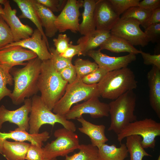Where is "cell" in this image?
I'll list each match as a JSON object with an SVG mask.
<instances>
[{"mask_svg": "<svg viewBox=\"0 0 160 160\" xmlns=\"http://www.w3.org/2000/svg\"><path fill=\"white\" fill-rule=\"evenodd\" d=\"M41 62L37 57L28 61L22 68H13L10 69L14 88L9 97L13 104L20 105L26 98L36 95L39 91L37 83Z\"/></svg>", "mask_w": 160, "mask_h": 160, "instance_id": "obj_1", "label": "cell"}, {"mask_svg": "<svg viewBox=\"0 0 160 160\" xmlns=\"http://www.w3.org/2000/svg\"><path fill=\"white\" fill-rule=\"evenodd\" d=\"M68 84L55 68L50 59L42 61L37 86L42 100L50 110L63 96Z\"/></svg>", "mask_w": 160, "mask_h": 160, "instance_id": "obj_2", "label": "cell"}, {"mask_svg": "<svg viewBox=\"0 0 160 160\" xmlns=\"http://www.w3.org/2000/svg\"><path fill=\"white\" fill-rule=\"evenodd\" d=\"M133 71L126 67L108 72L97 84L100 96L114 100L137 87Z\"/></svg>", "mask_w": 160, "mask_h": 160, "instance_id": "obj_3", "label": "cell"}, {"mask_svg": "<svg viewBox=\"0 0 160 160\" xmlns=\"http://www.w3.org/2000/svg\"><path fill=\"white\" fill-rule=\"evenodd\" d=\"M136 103V95L131 90L108 103L111 117L108 131L117 135L129 124L137 120L134 114Z\"/></svg>", "mask_w": 160, "mask_h": 160, "instance_id": "obj_4", "label": "cell"}, {"mask_svg": "<svg viewBox=\"0 0 160 160\" xmlns=\"http://www.w3.org/2000/svg\"><path fill=\"white\" fill-rule=\"evenodd\" d=\"M31 99V107L29 121V133L37 134L41 126L49 124L54 126L56 123L62 125L63 127L75 132L76 127L72 121L67 119L65 116L52 111L42 100L40 96L35 95Z\"/></svg>", "mask_w": 160, "mask_h": 160, "instance_id": "obj_5", "label": "cell"}, {"mask_svg": "<svg viewBox=\"0 0 160 160\" xmlns=\"http://www.w3.org/2000/svg\"><path fill=\"white\" fill-rule=\"evenodd\" d=\"M94 97H100L97 84L87 85L77 78L73 83L68 84L64 95L54 105L53 112L65 116L74 104Z\"/></svg>", "mask_w": 160, "mask_h": 160, "instance_id": "obj_6", "label": "cell"}, {"mask_svg": "<svg viewBox=\"0 0 160 160\" xmlns=\"http://www.w3.org/2000/svg\"><path fill=\"white\" fill-rule=\"evenodd\" d=\"M117 135V140L120 144L127 136L139 135L142 138L141 143L144 149L154 148L156 145L155 138L160 135V123L151 118L137 120L129 124Z\"/></svg>", "mask_w": 160, "mask_h": 160, "instance_id": "obj_7", "label": "cell"}, {"mask_svg": "<svg viewBox=\"0 0 160 160\" xmlns=\"http://www.w3.org/2000/svg\"><path fill=\"white\" fill-rule=\"evenodd\" d=\"M54 135L56 139L43 148L45 159L65 157L78 149L79 138L75 132L63 127L55 130Z\"/></svg>", "mask_w": 160, "mask_h": 160, "instance_id": "obj_8", "label": "cell"}, {"mask_svg": "<svg viewBox=\"0 0 160 160\" xmlns=\"http://www.w3.org/2000/svg\"><path fill=\"white\" fill-rule=\"evenodd\" d=\"M140 25V23L135 19L120 18L110 31L111 33L124 39L133 46L144 47L149 42Z\"/></svg>", "mask_w": 160, "mask_h": 160, "instance_id": "obj_9", "label": "cell"}, {"mask_svg": "<svg viewBox=\"0 0 160 160\" xmlns=\"http://www.w3.org/2000/svg\"><path fill=\"white\" fill-rule=\"evenodd\" d=\"M83 0H68L60 13L57 16L55 25L60 33L70 30L72 33L79 32V9L83 5Z\"/></svg>", "mask_w": 160, "mask_h": 160, "instance_id": "obj_10", "label": "cell"}, {"mask_svg": "<svg viewBox=\"0 0 160 160\" xmlns=\"http://www.w3.org/2000/svg\"><path fill=\"white\" fill-rule=\"evenodd\" d=\"M98 97H94L77 104L70 109L65 117L68 120L77 119L84 114H89L96 119L108 117L109 115L108 104L101 102Z\"/></svg>", "mask_w": 160, "mask_h": 160, "instance_id": "obj_11", "label": "cell"}, {"mask_svg": "<svg viewBox=\"0 0 160 160\" xmlns=\"http://www.w3.org/2000/svg\"><path fill=\"white\" fill-rule=\"evenodd\" d=\"M24 104L15 110L7 109L3 105L0 106V129L3 124L5 122L16 124L18 129L28 131L29 129V113L31 107V99H26Z\"/></svg>", "mask_w": 160, "mask_h": 160, "instance_id": "obj_12", "label": "cell"}, {"mask_svg": "<svg viewBox=\"0 0 160 160\" xmlns=\"http://www.w3.org/2000/svg\"><path fill=\"white\" fill-rule=\"evenodd\" d=\"M37 57V55L30 50L19 46H13L0 49V65L10 71L17 65H25L28 61Z\"/></svg>", "mask_w": 160, "mask_h": 160, "instance_id": "obj_13", "label": "cell"}, {"mask_svg": "<svg viewBox=\"0 0 160 160\" xmlns=\"http://www.w3.org/2000/svg\"><path fill=\"white\" fill-rule=\"evenodd\" d=\"M3 5L4 14L1 15L10 28L14 42L18 41L30 37L34 30L29 25L21 22L17 16V10L12 9L9 1L7 0Z\"/></svg>", "mask_w": 160, "mask_h": 160, "instance_id": "obj_14", "label": "cell"}, {"mask_svg": "<svg viewBox=\"0 0 160 160\" xmlns=\"http://www.w3.org/2000/svg\"><path fill=\"white\" fill-rule=\"evenodd\" d=\"M100 49L88 52L86 55L92 58L99 68L108 72L127 67L132 62L135 61L136 55L129 54L119 57H111L103 53Z\"/></svg>", "mask_w": 160, "mask_h": 160, "instance_id": "obj_15", "label": "cell"}, {"mask_svg": "<svg viewBox=\"0 0 160 160\" xmlns=\"http://www.w3.org/2000/svg\"><path fill=\"white\" fill-rule=\"evenodd\" d=\"M96 29L109 31L120 18L109 0H97L94 13Z\"/></svg>", "mask_w": 160, "mask_h": 160, "instance_id": "obj_16", "label": "cell"}, {"mask_svg": "<svg viewBox=\"0 0 160 160\" xmlns=\"http://www.w3.org/2000/svg\"><path fill=\"white\" fill-rule=\"evenodd\" d=\"M13 46H19L30 50L35 53L42 61L50 59L51 55L46 42L41 32L37 29L34 30L30 37L13 42L4 47Z\"/></svg>", "mask_w": 160, "mask_h": 160, "instance_id": "obj_17", "label": "cell"}, {"mask_svg": "<svg viewBox=\"0 0 160 160\" xmlns=\"http://www.w3.org/2000/svg\"><path fill=\"white\" fill-rule=\"evenodd\" d=\"M49 137V133L47 131L36 134H30L27 131L20 130L17 128L7 132L0 131V154H2L4 142L8 139L17 141H28L31 144L42 147L43 142L47 141Z\"/></svg>", "mask_w": 160, "mask_h": 160, "instance_id": "obj_18", "label": "cell"}, {"mask_svg": "<svg viewBox=\"0 0 160 160\" xmlns=\"http://www.w3.org/2000/svg\"><path fill=\"white\" fill-rule=\"evenodd\" d=\"M150 105L160 118V69L152 65L147 75Z\"/></svg>", "mask_w": 160, "mask_h": 160, "instance_id": "obj_19", "label": "cell"}, {"mask_svg": "<svg viewBox=\"0 0 160 160\" xmlns=\"http://www.w3.org/2000/svg\"><path fill=\"white\" fill-rule=\"evenodd\" d=\"M76 119L81 125L78 128L79 130L89 137L93 145L99 149L108 140L105 134L104 125L93 124L85 120L82 116Z\"/></svg>", "mask_w": 160, "mask_h": 160, "instance_id": "obj_20", "label": "cell"}, {"mask_svg": "<svg viewBox=\"0 0 160 160\" xmlns=\"http://www.w3.org/2000/svg\"><path fill=\"white\" fill-rule=\"evenodd\" d=\"M32 1L41 25L45 28L46 36L47 37H53L58 31L55 25L57 16L49 9L38 3L36 0H32Z\"/></svg>", "mask_w": 160, "mask_h": 160, "instance_id": "obj_21", "label": "cell"}, {"mask_svg": "<svg viewBox=\"0 0 160 160\" xmlns=\"http://www.w3.org/2000/svg\"><path fill=\"white\" fill-rule=\"evenodd\" d=\"M111 35L110 31L96 29L80 37L77 43L81 45L83 55L85 56L88 52L100 47Z\"/></svg>", "mask_w": 160, "mask_h": 160, "instance_id": "obj_22", "label": "cell"}, {"mask_svg": "<svg viewBox=\"0 0 160 160\" xmlns=\"http://www.w3.org/2000/svg\"><path fill=\"white\" fill-rule=\"evenodd\" d=\"M97 0H84L82 13V21L79 25V32L83 36L96 30L94 13Z\"/></svg>", "mask_w": 160, "mask_h": 160, "instance_id": "obj_23", "label": "cell"}, {"mask_svg": "<svg viewBox=\"0 0 160 160\" xmlns=\"http://www.w3.org/2000/svg\"><path fill=\"white\" fill-rule=\"evenodd\" d=\"M21 12L20 18L28 19L35 25L41 33L46 41L49 50L50 47L47 37L46 36L40 21L33 6L32 0H13Z\"/></svg>", "mask_w": 160, "mask_h": 160, "instance_id": "obj_24", "label": "cell"}, {"mask_svg": "<svg viewBox=\"0 0 160 160\" xmlns=\"http://www.w3.org/2000/svg\"><path fill=\"white\" fill-rule=\"evenodd\" d=\"M24 142L5 140L2 149V155L7 160H25L30 145Z\"/></svg>", "mask_w": 160, "mask_h": 160, "instance_id": "obj_25", "label": "cell"}, {"mask_svg": "<svg viewBox=\"0 0 160 160\" xmlns=\"http://www.w3.org/2000/svg\"><path fill=\"white\" fill-rule=\"evenodd\" d=\"M99 47L101 50L106 49L116 53L127 52L136 55L141 52V50L137 49L124 39L112 35Z\"/></svg>", "mask_w": 160, "mask_h": 160, "instance_id": "obj_26", "label": "cell"}, {"mask_svg": "<svg viewBox=\"0 0 160 160\" xmlns=\"http://www.w3.org/2000/svg\"><path fill=\"white\" fill-rule=\"evenodd\" d=\"M99 152L102 160H124L128 153L125 144L121 143L119 147L105 143L99 148Z\"/></svg>", "mask_w": 160, "mask_h": 160, "instance_id": "obj_27", "label": "cell"}, {"mask_svg": "<svg viewBox=\"0 0 160 160\" xmlns=\"http://www.w3.org/2000/svg\"><path fill=\"white\" fill-rule=\"evenodd\" d=\"M126 145L130 156V160H142L145 156L152 157L143 147L141 137L138 135H132L126 137Z\"/></svg>", "mask_w": 160, "mask_h": 160, "instance_id": "obj_28", "label": "cell"}, {"mask_svg": "<svg viewBox=\"0 0 160 160\" xmlns=\"http://www.w3.org/2000/svg\"><path fill=\"white\" fill-rule=\"evenodd\" d=\"M78 149L79 151L77 153L66 156L65 160H102L99 149L91 144H80Z\"/></svg>", "mask_w": 160, "mask_h": 160, "instance_id": "obj_29", "label": "cell"}, {"mask_svg": "<svg viewBox=\"0 0 160 160\" xmlns=\"http://www.w3.org/2000/svg\"><path fill=\"white\" fill-rule=\"evenodd\" d=\"M152 11L147 10L139 6L129 8L122 14L121 18H132L138 21L140 25L144 27L149 20Z\"/></svg>", "mask_w": 160, "mask_h": 160, "instance_id": "obj_30", "label": "cell"}, {"mask_svg": "<svg viewBox=\"0 0 160 160\" xmlns=\"http://www.w3.org/2000/svg\"><path fill=\"white\" fill-rule=\"evenodd\" d=\"M74 64L77 78L81 79L93 72L99 67L95 62H92L88 60H84L80 58H77L75 60Z\"/></svg>", "mask_w": 160, "mask_h": 160, "instance_id": "obj_31", "label": "cell"}, {"mask_svg": "<svg viewBox=\"0 0 160 160\" xmlns=\"http://www.w3.org/2000/svg\"><path fill=\"white\" fill-rule=\"evenodd\" d=\"M13 82L9 71L0 65V102L5 97L10 95L12 91L7 87V85H12Z\"/></svg>", "mask_w": 160, "mask_h": 160, "instance_id": "obj_32", "label": "cell"}, {"mask_svg": "<svg viewBox=\"0 0 160 160\" xmlns=\"http://www.w3.org/2000/svg\"><path fill=\"white\" fill-rule=\"evenodd\" d=\"M49 51L51 55L50 60L55 68L58 72L72 65L71 60L65 58L61 56L54 47L50 48Z\"/></svg>", "mask_w": 160, "mask_h": 160, "instance_id": "obj_33", "label": "cell"}, {"mask_svg": "<svg viewBox=\"0 0 160 160\" xmlns=\"http://www.w3.org/2000/svg\"><path fill=\"white\" fill-rule=\"evenodd\" d=\"M14 42L10 28L0 15V49Z\"/></svg>", "mask_w": 160, "mask_h": 160, "instance_id": "obj_34", "label": "cell"}, {"mask_svg": "<svg viewBox=\"0 0 160 160\" xmlns=\"http://www.w3.org/2000/svg\"><path fill=\"white\" fill-rule=\"evenodd\" d=\"M116 13L119 16L130 7L138 6L140 0H109Z\"/></svg>", "mask_w": 160, "mask_h": 160, "instance_id": "obj_35", "label": "cell"}, {"mask_svg": "<svg viewBox=\"0 0 160 160\" xmlns=\"http://www.w3.org/2000/svg\"><path fill=\"white\" fill-rule=\"evenodd\" d=\"M108 72L98 67L96 70L84 76L82 79V81L87 85L97 84Z\"/></svg>", "mask_w": 160, "mask_h": 160, "instance_id": "obj_36", "label": "cell"}, {"mask_svg": "<svg viewBox=\"0 0 160 160\" xmlns=\"http://www.w3.org/2000/svg\"><path fill=\"white\" fill-rule=\"evenodd\" d=\"M148 42L158 43L160 39V23L150 25L145 29L144 32Z\"/></svg>", "mask_w": 160, "mask_h": 160, "instance_id": "obj_37", "label": "cell"}, {"mask_svg": "<svg viewBox=\"0 0 160 160\" xmlns=\"http://www.w3.org/2000/svg\"><path fill=\"white\" fill-rule=\"evenodd\" d=\"M39 3L51 11L58 12L61 11L65 6L66 0H36Z\"/></svg>", "mask_w": 160, "mask_h": 160, "instance_id": "obj_38", "label": "cell"}, {"mask_svg": "<svg viewBox=\"0 0 160 160\" xmlns=\"http://www.w3.org/2000/svg\"><path fill=\"white\" fill-rule=\"evenodd\" d=\"M42 147L30 143L25 157L26 160H45Z\"/></svg>", "mask_w": 160, "mask_h": 160, "instance_id": "obj_39", "label": "cell"}, {"mask_svg": "<svg viewBox=\"0 0 160 160\" xmlns=\"http://www.w3.org/2000/svg\"><path fill=\"white\" fill-rule=\"evenodd\" d=\"M70 38L65 34H60L57 38L53 41L57 52L60 54L63 53L68 47L70 44Z\"/></svg>", "mask_w": 160, "mask_h": 160, "instance_id": "obj_40", "label": "cell"}, {"mask_svg": "<svg viewBox=\"0 0 160 160\" xmlns=\"http://www.w3.org/2000/svg\"><path fill=\"white\" fill-rule=\"evenodd\" d=\"M58 72L63 80L68 84L73 83L77 78L76 70L73 64L63 69Z\"/></svg>", "mask_w": 160, "mask_h": 160, "instance_id": "obj_41", "label": "cell"}, {"mask_svg": "<svg viewBox=\"0 0 160 160\" xmlns=\"http://www.w3.org/2000/svg\"><path fill=\"white\" fill-rule=\"evenodd\" d=\"M72 41L70 42L69 46L66 50L63 53L60 54L62 57L71 60L76 55L79 56L83 55L81 45L77 44L74 45Z\"/></svg>", "mask_w": 160, "mask_h": 160, "instance_id": "obj_42", "label": "cell"}, {"mask_svg": "<svg viewBox=\"0 0 160 160\" xmlns=\"http://www.w3.org/2000/svg\"><path fill=\"white\" fill-rule=\"evenodd\" d=\"M143 60V63L146 65H154L160 69V54L151 55L143 52L141 50L140 53Z\"/></svg>", "mask_w": 160, "mask_h": 160, "instance_id": "obj_43", "label": "cell"}, {"mask_svg": "<svg viewBox=\"0 0 160 160\" xmlns=\"http://www.w3.org/2000/svg\"><path fill=\"white\" fill-rule=\"evenodd\" d=\"M138 6L145 9L153 12L160 8V0H143L140 1Z\"/></svg>", "mask_w": 160, "mask_h": 160, "instance_id": "obj_44", "label": "cell"}, {"mask_svg": "<svg viewBox=\"0 0 160 160\" xmlns=\"http://www.w3.org/2000/svg\"><path fill=\"white\" fill-rule=\"evenodd\" d=\"M160 23V8H158L152 12L144 28L155 24Z\"/></svg>", "mask_w": 160, "mask_h": 160, "instance_id": "obj_45", "label": "cell"}, {"mask_svg": "<svg viewBox=\"0 0 160 160\" xmlns=\"http://www.w3.org/2000/svg\"><path fill=\"white\" fill-rule=\"evenodd\" d=\"M4 14L3 8L1 6L0 4V15Z\"/></svg>", "mask_w": 160, "mask_h": 160, "instance_id": "obj_46", "label": "cell"}, {"mask_svg": "<svg viewBox=\"0 0 160 160\" xmlns=\"http://www.w3.org/2000/svg\"><path fill=\"white\" fill-rule=\"evenodd\" d=\"M6 1L7 0H0V4L3 5Z\"/></svg>", "mask_w": 160, "mask_h": 160, "instance_id": "obj_47", "label": "cell"}, {"mask_svg": "<svg viewBox=\"0 0 160 160\" xmlns=\"http://www.w3.org/2000/svg\"><path fill=\"white\" fill-rule=\"evenodd\" d=\"M45 160H57V158H54L49 159H45Z\"/></svg>", "mask_w": 160, "mask_h": 160, "instance_id": "obj_48", "label": "cell"}, {"mask_svg": "<svg viewBox=\"0 0 160 160\" xmlns=\"http://www.w3.org/2000/svg\"><path fill=\"white\" fill-rule=\"evenodd\" d=\"M157 160H160V155H159L158 157V158Z\"/></svg>", "mask_w": 160, "mask_h": 160, "instance_id": "obj_49", "label": "cell"}, {"mask_svg": "<svg viewBox=\"0 0 160 160\" xmlns=\"http://www.w3.org/2000/svg\"></svg>", "mask_w": 160, "mask_h": 160, "instance_id": "obj_50", "label": "cell"}]
</instances>
